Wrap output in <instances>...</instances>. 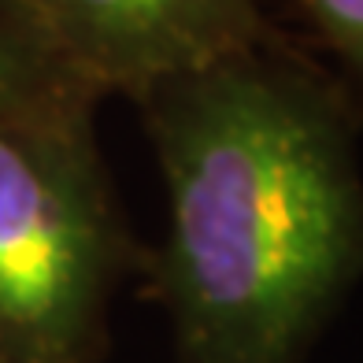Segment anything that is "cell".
I'll use <instances>...</instances> for the list:
<instances>
[{"label": "cell", "mask_w": 363, "mask_h": 363, "mask_svg": "<svg viewBox=\"0 0 363 363\" xmlns=\"http://www.w3.org/2000/svg\"><path fill=\"white\" fill-rule=\"evenodd\" d=\"M163 182L141 282L174 363H308L363 286V156L349 93L286 34L134 101Z\"/></svg>", "instance_id": "1"}, {"label": "cell", "mask_w": 363, "mask_h": 363, "mask_svg": "<svg viewBox=\"0 0 363 363\" xmlns=\"http://www.w3.org/2000/svg\"><path fill=\"white\" fill-rule=\"evenodd\" d=\"M89 89L0 108V363H101L145 249Z\"/></svg>", "instance_id": "2"}, {"label": "cell", "mask_w": 363, "mask_h": 363, "mask_svg": "<svg viewBox=\"0 0 363 363\" xmlns=\"http://www.w3.org/2000/svg\"><path fill=\"white\" fill-rule=\"evenodd\" d=\"M63 67L134 104L174 74L271 34L263 0H15Z\"/></svg>", "instance_id": "3"}, {"label": "cell", "mask_w": 363, "mask_h": 363, "mask_svg": "<svg viewBox=\"0 0 363 363\" xmlns=\"http://www.w3.org/2000/svg\"><path fill=\"white\" fill-rule=\"evenodd\" d=\"M71 89H89V86L63 67V60L48 48L41 30L26 19V11L15 0H0V108L41 101V96Z\"/></svg>", "instance_id": "4"}, {"label": "cell", "mask_w": 363, "mask_h": 363, "mask_svg": "<svg viewBox=\"0 0 363 363\" xmlns=\"http://www.w3.org/2000/svg\"><path fill=\"white\" fill-rule=\"evenodd\" d=\"M363 119V0H289Z\"/></svg>", "instance_id": "5"}]
</instances>
